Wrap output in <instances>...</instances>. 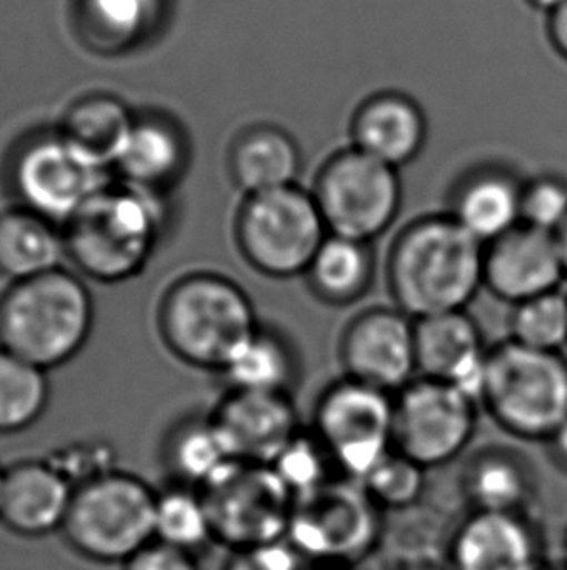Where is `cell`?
<instances>
[{
	"label": "cell",
	"instance_id": "obj_1",
	"mask_svg": "<svg viewBox=\"0 0 567 570\" xmlns=\"http://www.w3.org/2000/svg\"><path fill=\"white\" fill-rule=\"evenodd\" d=\"M484 246L449 213L405 224L385 259L392 304L415 320L468 309L484 288Z\"/></svg>",
	"mask_w": 567,
	"mask_h": 570
},
{
	"label": "cell",
	"instance_id": "obj_2",
	"mask_svg": "<svg viewBox=\"0 0 567 570\" xmlns=\"http://www.w3.org/2000/svg\"><path fill=\"white\" fill-rule=\"evenodd\" d=\"M163 199V195L113 179L62 226L67 262L80 277L101 285L139 277L166 232Z\"/></svg>",
	"mask_w": 567,
	"mask_h": 570
},
{
	"label": "cell",
	"instance_id": "obj_3",
	"mask_svg": "<svg viewBox=\"0 0 567 570\" xmlns=\"http://www.w3.org/2000/svg\"><path fill=\"white\" fill-rule=\"evenodd\" d=\"M259 325L246 288L216 271H191L171 281L156 309V330L169 355L215 374Z\"/></svg>",
	"mask_w": 567,
	"mask_h": 570
},
{
	"label": "cell",
	"instance_id": "obj_4",
	"mask_svg": "<svg viewBox=\"0 0 567 570\" xmlns=\"http://www.w3.org/2000/svg\"><path fill=\"white\" fill-rule=\"evenodd\" d=\"M96 306L74 269L8 283L0 293V348L43 371L61 368L92 337Z\"/></svg>",
	"mask_w": 567,
	"mask_h": 570
},
{
	"label": "cell",
	"instance_id": "obj_5",
	"mask_svg": "<svg viewBox=\"0 0 567 570\" xmlns=\"http://www.w3.org/2000/svg\"><path fill=\"white\" fill-rule=\"evenodd\" d=\"M2 179L14 205L62 228L116 178L53 125L36 127L14 140L4 156Z\"/></svg>",
	"mask_w": 567,
	"mask_h": 570
},
{
	"label": "cell",
	"instance_id": "obj_6",
	"mask_svg": "<svg viewBox=\"0 0 567 570\" xmlns=\"http://www.w3.org/2000/svg\"><path fill=\"white\" fill-rule=\"evenodd\" d=\"M480 407L509 436L546 444L567 419L566 356L509 340L491 345Z\"/></svg>",
	"mask_w": 567,
	"mask_h": 570
},
{
	"label": "cell",
	"instance_id": "obj_7",
	"mask_svg": "<svg viewBox=\"0 0 567 570\" xmlns=\"http://www.w3.org/2000/svg\"><path fill=\"white\" fill-rule=\"evenodd\" d=\"M231 232L239 257L255 273L272 281L304 278L329 236L311 189L299 184L246 195Z\"/></svg>",
	"mask_w": 567,
	"mask_h": 570
},
{
	"label": "cell",
	"instance_id": "obj_8",
	"mask_svg": "<svg viewBox=\"0 0 567 570\" xmlns=\"http://www.w3.org/2000/svg\"><path fill=\"white\" fill-rule=\"evenodd\" d=\"M156 501L142 479L108 471L78 485L61 532L78 556L96 563H127L156 540Z\"/></svg>",
	"mask_w": 567,
	"mask_h": 570
},
{
	"label": "cell",
	"instance_id": "obj_9",
	"mask_svg": "<svg viewBox=\"0 0 567 570\" xmlns=\"http://www.w3.org/2000/svg\"><path fill=\"white\" fill-rule=\"evenodd\" d=\"M311 195L329 234L374 244L399 218L405 189L400 170L348 145L325 158Z\"/></svg>",
	"mask_w": 567,
	"mask_h": 570
},
{
	"label": "cell",
	"instance_id": "obj_10",
	"mask_svg": "<svg viewBox=\"0 0 567 570\" xmlns=\"http://www.w3.org/2000/svg\"><path fill=\"white\" fill-rule=\"evenodd\" d=\"M392 419L395 395L342 376L317 397L311 432L335 470L360 483L395 450Z\"/></svg>",
	"mask_w": 567,
	"mask_h": 570
},
{
	"label": "cell",
	"instance_id": "obj_11",
	"mask_svg": "<svg viewBox=\"0 0 567 570\" xmlns=\"http://www.w3.org/2000/svg\"><path fill=\"white\" fill-rule=\"evenodd\" d=\"M381 509L358 481H330L294 501L286 538L304 559L354 563L376 548Z\"/></svg>",
	"mask_w": 567,
	"mask_h": 570
},
{
	"label": "cell",
	"instance_id": "obj_12",
	"mask_svg": "<svg viewBox=\"0 0 567 570\" xmlns=\"http://www.w3.org/2000/svg\"><path fill=\"white\" fill-rule=\"evenodd\" d=\"M478 409L451 384L418 376L395 395L392 448L428 471L455 462L475 439Z\"/></svg>",
	"mask_w": 567,
	"mask_h": 570
},
{
	"label": "cell",
	"instance_id": "obj_13",
	"mask_svg": "<svg viewBox=\"0 0 567 570\" xmlns=\"http://www.w3.org/2000/svg\"><path fill=\"white\" fill-rule=\"evenodd\" d=\"M202 497L215 538L236 551L286 538L294 497L269 465L236 463Z\"/></svg>",
	"mask_w": 567,
	"mask_h": 570
},
{
	"label": "cell",
	"instance_id": "obj_14",
	"mask_svg": "<svg viewBox=\"0 0 567 570\" xmlns=\"http://www.w3.org/2000/svg\"><path fill=\"white\" fill-rule=\"evenodd\" d=\"M338 361L346 379L397 393L418 379L416 320L391 306H371L345 325Z\"/></svg>",
	"mask_w": 567,
	"mask_h": 570
},
{
	"label": "cell",
	"instance_id": "obj_15",
	"mask_svg": "<svg viewBox=\"0 0 567 570\" xmlns=\"http://www.w3.org/2000/svg\"><path fill=\"white\" fill-rule=\"evenodd\" d=\"M484 288L509 306L560 291L566 267L556 234L519 224L484 246Z\"/></svg>",
	"mask_w": 567,
	"mask_h": 570
},
{
	"label": "cell",
	"instance_id": "obj_16",
	"mask_svg": "<svg viewBox=\"0 0 567 570\" xmlns=\"http://www.w3.org/2000/svg\"><path fill=\"white\" fill-rule=\"evenodd\" d=\"M173 12L176 0H70L67 18L86 53L119 59L156 43Z\"/></svg>",
	"mask_w": 567,
	"mask_h": 570
},
{
	"label": "cell",
	"instance_id": "obj_17",
	"mask_svg": "<svg viewBox=\"0 0 567 570\" xmlns=\"http://www.w3.org/2000/svg\"><path fill=\"white\" fill-rule=\"evenodd\" d=\"M191 158V137L173 114L137 109L111 171L117 181L166 197L187 176Z\"/></svg>",
	"mask_w": 567,
	"mask_h": 570
},
{
	"label": "cell",
	"instance_id": "obj_18",
	"mask_svg": "<svg viewBox=\"0 0 567 570\" xmlns=\"http://www.w3.org/2000/svg\"><path fill=\"white\" fill-rule=\"evenodd\" d=\"M490 345L468 309L416 320L418 376L451 384L480 405Z\"/></svg>",
	"mask_w": 567,
	"mask_h": 570
},
{
	"label": "cell",
	"instance_id": "obj_19",
	"mask_svg": "<svg viewBox=\"0 0 567 570\" xmlns=\"http://www.w3.org/2000/svg\"><path fill=\"white\" fill-rule=\"evenodd\" d=\"M210 416L231 455L251 465H270L299 432L291 395L226 390Z\"/></svg>",
	"mask_w": 567,
	"mask_h": 570
},
{
	"label": "cell",
	"instance_id": "obj_20",
	"mask_svg": "<svg viewBox=\"0 0 567 570\" xmlns=\"http://www.w3.org/2000/svg\"><path fill=\"white\" fill-rule=\"evenodd\" d=\"M350 147L402 170L428 145L429 121L420 101L400 90L369 94L350 117Z\"/></svg>",
	"mask_w": 567,
	"mask_h": 570
},
{
	"label": "cell",
	"instance_id": "obj_21",
	"mask_svg": "<svg viewBox=\"0 0 567 570\" xmlns=\"http://www.w3.org/2000/svg\"><path fill=\"white\" fill-rule=\"evenodd\" d=\"M452 570H545V546L527 514L472 512L452 535Z\"/></svg>",
	"mask_w": 567,
	"mask_h": 570
},
{
	"label": "cell",
	"instance_id": "obj_22",
	"mask_svg": "<svg viewBox=\"0 0 567 570\" xmlns=\"http://www.w3.org/2000/svg\"><path fill=\"white\" fill-rule=\"evenodd\" d=\"M74 485L43 460H23L4 468L0 524L22 538L59 532L69 514Z\"/></svg>",
	"mask_w": 567,
	"mask_h": 570
},
{
	"label": "cell",
	"instance_id": "obj_23",
	"mask_svg": "<svg viewBox=\"0 0 567 570\" xmlns=\"http://www.w3.org/2000/svg\"><path fill=\"white\" fill-rule=\"evenodd\" d=\"M523 184L525 178L506 164H478L457 179L445 213L488 246L521 224Z\"/></svg>",
	"mask_w": 567,
	"mask_h": 570
},
{
	"label": "cell",
	"instance_id": "obj_24",
	"mask_svg": "<svg viewBox=\"0 0 567 570\" xmlns=\"http://www.w3.org/2000/svg\"><path fill=\"white\" fill-rule=\"evenodd\" d=\"M226 168L233 187L246 197L298 186L304 155L298 139L282 125L257 121L233 135Z\"/></svg>",
	"mask_w": 567,
	"mask_h": 570
},
{
	"label": "cell",
	"instance_id": "obj_25",
	"mask_svg": "<svg viewBox=\"0 0 567 570\" xmlns=\"http://www.w3.org/2000/svg\"><path fill=\"white\" fill-rule=\"evenodd\" d=\"M218 376L226 390L291 395L301 379V355L288 333L261 322Z\"/></svg>",
	"mask_w": 567,
	"mask_h": 570
},
{
	"label": "cell",
	"instance_id": "obj_26",
	"mask_svg": "<svg viewBox=\"0 0 567 570\" xmlns=\"http://www.w3.org/2000/svg\"><path fill=\"white\" fill-rule=\"evenodd\" d=\"M376 277L377 255L371 242L329 234L304 281L315 301L330 308H348L366 298Z\"/></svg>",
	"mask_w": 567,
	"mask_h": 570
},
{
	"label": "cell",
	"instance_id": "obj_27",
	"mask_svg": "<svg viewBox=\"0 0 567 570\" xmlns=\"http://www.w3.org/2000/svg\"><path fill=\"white\" fill-rule=\"evenodd\" d=\"M462 493L475 512L527 514L537 493L530 463L509 448H484L462 470Z\"/></svg>",
	"mask_w": 567,
	"mask_h": 570
},
{
	"label": "cell",
	"instance_id": "obj_28",
	"mask_svg": "<svg viewBox=\"0 0 567 570\" xmlns=\"http://www.w3.org/2000/svg\"><path fill=\"white\" fill-rule=\"evenodd\" d=\"M67 259L59 224L20 205L0 210V277L7 283L38 277Z\"/></svg>",
	"mask_w": 567,
	"mask_h": 570
},
{
	"label": "cell",
	"instance_id": "obj_29",
	"mask_svg": "<svg viewBox=\"0 0 567 570\" xmlns=\"http://www.w3.org/2000/svg\"><path fill=\"white\" fill-rule=\"evenodd\" d=\"M135 116L137 109L119 94L92 90L70 101L57 127L70 142L111 170L131 131Z\"/></svg>",
	"mask_w": 567,
	"mask_h": 570
},
{
	"label": "cell",
	"instance_id": "obj_30",
	"mask_svg": "<svg viewBox=\"0 0 567 570\" xmlns=\"http://www.w3.org/2000/svg\"><path fill=\"white\" fill-rule=\"evenodd\" d=\"M166 463L185 487L208 489L241 463L218 431L212 416H191L173 426L166 442Z\"/></svg>",
	"mask_w": 567,
	"mask_h": 570
},
{
	"label": "cell",
	"instance_id": "obj_31",
	"mask_svg": "<svg viewBox=\"0 0 567 570\" xmlns=\"http://www.w3.org/2000/svg\"><path fill=\"white\" fill-rule=\"evenodd\" d=\"M49 400V372L0 348V436L36 426Z\"/></svg>",
	"mask_w": 567,
	"mask_h": 570
},
{
	"label": "cell",
	"instance_id": "obj_32",
	"mask_svg": "<svg viewBox=\"0 0 567 570\" xmlns=\"http://www.w3.org/2000/svg\"><path fill=\"white\" fill-rule=\"evenodd\" d=\"M215 538L207 502L191 487H173L156 501V540L195 553Z\"/></svg>",
	"mask_w": 567,
	"mask_h": 570
},
{
	"label": "cell",
	"instance_id": "obj_33",
	"mask_svg": "<svg viewBox=\"0 0 567 570\" xmlns=\"http://www.w3.org/2000/svg\"><path fill=\"white\" fill-rule=\"evenodd\" d=\"M507 327V340L517 345L545 353H561L567 347V294L560 288L515 304Z\"/></svg>",
	"mask_w": 567,
	"mask_h": 570
},
{
	"label": "cell",
	"instance_id": "obj_34",
	"mask_svg": "<svg viewBox=\"0 0 567 570\" xmlns=\"http://www.w3.org/2000/svg\"><path fill=\"white\" fill-rule=\"evenodd\" d=\"M269 468L296 501L330 483L329 470L335 465L314 432H298Z\"/></svg>",
	"mask_w": 567,
	"mask_h": 570
},
{
	"label": "cell",
	"instance_id": "obj_35",
	"mask_svg": "<svg viewBox=\"0 0 567 570\" xmlns=\"http://www.w3.org/2000/svg\"><path fill=\"white\" fill-rule=\"evenodd\" d=\"M426 473L422 465L392 450L360 483L379 509H410L422 499Z\"/></svg>",
	"mask_w": 567,
	"mask_h": 570
},
{
	"label": "cell",
	"instance_id": "obj_36",
	"mask_svg": "<svg viewBox=\"0 0 567 570\" xmlns=\"http://www.w3.org/2000/svg\"><path fill=\"white\" fill-rule=\"evenodd\" d=\"M567 220V178L545 171L525 178L521 197V224L537 230L558 234Z\"/></svg>",
	"mask_w": 567,
	"mask_h": 570
},
{
	"label": "cell",
	"instance_id": "obj_37",
	"mask_svg": "<svg viewBox=\"0 0 567 570\" xmlns=\"http://www.w3.org/2000/svg\"><path fill=\"white\" fill-rule=\"evenodd\" d=\"M53 463L57 470L61 471L64 478L77 489L86 481L100 478L108 471H113L109 465V455L103 450L101 442H78L64 448L59 454H54Z\"/></svg>",
	"mask_w": 567,
	"mask_h": 570
},
{
	"label": "cell",
	"instance_id": "obj_38",
	"mask_svg": "<svg viewBox=\"0 0 567 570\" xmlns=\"http://www.w3.org/2000/svg\"><path fill=\"white\" fill-rule=\"evenodd\" d=\"M304 557L288 538L239 549L230 570H304Z\"/></svg>",
	"mask_w": 567,
	"mask_h": 570
},
{
	"label": "cell",
	"instance_id": "obj_39",
	"mask_svg": "<svg viewBox=\"0 0 567 570\" xmlns=\"http://www.w3.org/2000/svg\"><path fill=\"white\" fill-rule=\"evenodd\" d=\"M123 570H199L189 551L153 540L123 563Z\"/></svg>",
	"mask_w": 567,
	"mask_h": 570
},
{
	"label": "cell",
	"instance_id": "obj_40",
	"mask_svg": "<svg viewBox=\"0 0 567 570\" xmlns=\"http://www.w3.org/2000/svg\"><path fill=\"white\" fill-rule=\"evenodd\" d=\"M546 38L554 53L567 62V0L546 14Z\"/></svg>",
	"mask_w": 567,
	"mask_h": 570
},
{
	"label": "cell",
	"instance_id": "obj_41",
	"mask_svg": "<svg viewBox=\"0 0 567 570\" xmlns=\"http://www.w3.org/2000/svg\"><path fill=\"white\" fill-rule=\"evenodd\" d=\"M546 446L556 468L567 473V419L556 429L550 440L546 442Z\"/></svg>",
	"mask_w": 567,
	"mask_h": 570
},
{
	"label": "cell",
	"instance_id": "obj_42",
	"mask_svg": "<svg viewBox=\"0 0 567 570\" xmlns=\"http://www.w3.org/2000/svg\"><path fill=\"white\" fill-rule=\"evenodd\" d=\"M529 7L535 8V10H540V12H545V14H550L554 8L560 7L564 0H525Z\"/></svg>",
	"mask_w": 567,
	"mask_h": 570
},
{
	"label": "cell",
	"instance_id": "obj_43",
	"mask_svg": "<svg viewBox=\"0 0 567 570\" xmlns=\"http://www.w3.org/2000/svg\"><path fill=\"white\" fill-rule=\"evenodd\" d=\"M556 238H558V244H560L561 257H564V267H566L567 275V220L561 226L560 232L556 234Z\"/></svg>",
	"mask_w": 567,
	"mask_h": 570
},
{
	"label": "cell",
	"instance_id": "obj_44",
	"mask_svg": "<svg viewBox=\"0 0 567 570\" xmlns=\"http://www.w3.org/2000/svg\"><path fill=\"white\" fill-rule=\"evenodd\" d=\"M2 479H4V468H0V493H2Z\"/></svg>",
	"mask_w": 567,
	"mask_h": 570
},
{
	"label": "cell",
	"instance_id": "obj_45",
	"mask_svg": "<svg viewBox=\"0 0 567 570\" xmlns=\"http://www.w3.org/2000/svg\"><path fill=\"white\" fill-rule=\"evenodd\" d=\"M564 551H566V559H567V530H566V535H564Z\"/></svg>",
	"mask_w": 567,
	"mask_h": 570
},
{
	"label": "cell",
	"instance_id": "obj_46",
	"mask_svg": "<svg viewBox=\"0 0 567 570\" xmlns=\"http://www.w3.org/2000/svg\"><path fill=\"white\" fill-rule=\"evenodd\" d=\"M545 570H567V564L564 567V569H556V567H546Z\"/></svg>",
	"mask_w": 567,
	"mask_h": 570
}]
</instances>
